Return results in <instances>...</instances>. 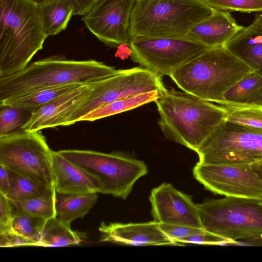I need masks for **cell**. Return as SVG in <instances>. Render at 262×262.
Here are the masks:
<instances>
[{"label": "cell", "mask_w": 262, "mask_h": 262, "mask_svg": "<svg viewBox=\"0 0 262 262\" xmlns=\"http://www.w3.org/2000/svg\"><path fill=\"white\" fill-rule=\"evenodd\" d=\"M155 102L165 138L195 152L226 119L222 105L173 89H167Z\"/></svg>", "instance_id": "obj_1"}, {"label": "cell", "mask_w": 262, "mask_h": 262, "mask_svg": "<svg viewBox=\"0 0 262 262\" xmlns=\"http://www.w3.org/2000/svg\"><path fill=\"white\" fill-rule=\"evenodd\" d=\"M47 37L35 0H0V77L24 69Z\"/></svg>", "instance_id": "obj_2"}, {"label": "cell", "mask_w": 262, "mask_h": 262, "mask_svg": "<svg viewBox=\"0 0 262 262\" xmlns=\"http://www.w3.org/2000/svg\"><path fill=\"white\" fill-rule=\"evenodd\" d=\"M251 72L250 68L222 46L208 49L169 77L182 91L223 105L226 91Z\"/></svg>", "instance_id": "obj_3"}, {"label": "cell", "mask_w": 262, "mask_h": 262, "mask_svg": "<svg viewBox=\"0 0 262 262\" xmlns=\"http://www.w3.org/2000/svg\"><path fill=\"white\" fill-rule=\"evenodd\" d=\"M118 71L94 59L75 60L51 56L28 64L15 74L0 77V101L35 89L96 82Z\"/></svg>", "instance_id": "obj_4"}, {"label": "cell", "mask_w": 262, "mask_h": 262, "mask_svg": "<svg viewBox=\"0 0 262 262\" xmlns=\"http://www.w3.org/2000/svg\"><path fill=\"white\" fill-rule=\"evenodd\" d=\"M215 10L204 0H135L129 24L130 41L140 37L185 36Z\"/></svg>", "instance_id": "obj_5"}, {"label": "cell", "mask_w": 262, "mask_h": 262, "mask_svg": "<svg viewBox=\"0 0 262 262\" xmlns=\"http://www.w3.org/2000/svg\"><path fill=\"white\" fill-rule=\"evenodd\" d=\"M204 229L236 243L262 241V204L259 200L225 196L198 204Z\"/></svg>", "instance_id": "obj_6"}, {"label": "cell", "mask_w": 262, "mask_h": 262, "mask_svg": "<svg viewBox=\"0 0 262 262\" xmlns=\"http://www.w3.org/2000/svg\"><path fill=\"white\" fill-rule=\"evenodd\" d=\"M68 160L98 178L102 194L125 200L136 182L148 173L145 163L121 151L104 153L91 150L57 151Z\"/></svg>", "instance_id": "obj_7"}, {"label": "cell", "mask_w": 262, "mask_h": 262, "mask_svg": "<svg viewBox=\"0 0 262 262\" xmlns=\"http://www.w3.org/2000/svg\"><path fill=\"white\" fill-rule=\"evenodd\" d=\"M52 160V150L41 130L21 129L0 136V164L18 174L54 185Z\"/></svg>", "instance_id": "obj_8"}, {"label": "cell", "mask_w": 262, "mask_h": 262, "mask_svg": "<svg viewBox=\"0 0 262 262\" xmlns=\"http://www.w3.org/2000/svg\"><path fill=\"white\" fill-rule=\"evenodd\" d=\"M196 152L203 164L250 165L262 160V133L225 120Z\"/></svg>", "instance_id": "obj_9"}, {"label": "cell", "mask_w": 262, "mask_h": 262, "mask_svg": "<svg viewBox=\"0 0 262 262\" xmlns=\"http://www.w3.org/2000/svg\"><path fill=\"white\" fill-rule=\"evenodd\" d=\"M166 90L162 78L141 66L119 70L116 74L97 81L66 126L79 122L91 111L116 100L154 91L162 94Z\"/></svg>", "instance_id": "obj_10"}, {"label": "cell", "mask_w": 262, "mask_h": 262, "mask_svg": "<svg viewBox=\"0 0 262 262\" xmlns=\"http://www.w3.org/2000/svg\"><path fill=\"white\" fill-rule=\"evenodd\" d=\"M129 46L133 61L162 78L210 48L186 36L140 37Z\"/></svg>", "instance_id": "obj_11"}, {"label": "cell", "mask_w": 262, "mask_h": 262, "mask_svg": "<svg viewBox=\"0 0 262 262\" xmlns=\"http://www.w3.org/2000/svg\"><path fill=\"white\" fill-rule=\"evenodd\" d=\"M194 178L215 194L225 196L260 200L262 179L250 165L207 164L198 162Z\"/></svg>", "instance_id": "obj_12"}, {"label": "cell", "mask_w": 262, "mask_h": 262, "mask_svg": "<svg viewBox=\"0 0 262 262\" xmlns=\"http://www.w3.org/2000/svg\"><path fill=\"white\" fill-rule=\"evenodd\" d=\"M135 0H99L82 16L87 29L111 48L129 45V24Z\"/></svg>", "instance_id": "obj_13"}, {"label": "cell", "mask_w": 262, "mask_h": 262, "mask_svg": "<svg viewBox=\"0 0 262 262\" xmlns=\"http://www.w3.org/2000/svg\"><path fill=\"white\" fill-rule=\"evenodd\" d=\"M149 200L154 221L158 223L180 225L203 228L198 204L191 197L163 183L151 191Z\"/></svg>", "instance_id": "obj_14"}, {"label": "cell", "mask_w": 262, "mask_h": 262, "mask_svg": "<svg viewBox=\"0 0 262 262\" xmlns=\"http://www.w3.org/2000/svg\"><path fill=\"white\" fill-rule=\"evenodd\" d=\"M96 82L81 84L37 108L21 129L35 132L66 126L69 117L85 99Z\"/></svg>", "instance_id": "obj_15"}, {"label": "cell", "mask_w": 262, "mask_h": 262, "mask_svg": "<svg viewBox=\"0 0 262 262\" xmlns=\"http://www.w3.org/2000/svg\"><path fill=\"white\" fill-rule=\"evenodd\" d=\"M98 229L102 233V242L135 246L178 245L154 221L128 224L102 222Z\"/></svg>", "instance_id": "obj_16"}, {"label": "cell", "mask_w": 262, "mask_h": 262, "mask_svg": "<svg viewBox=\"0 0 262 262\" xmlns=\"http://www.w3.org/2000/svg\"><path fill=\"white\" fill-rule=\"evenodd\" d=\"M52 169L56 191L70 194L101 193L100 180L80 166L52 151Z\"/></svg>", "instance_id": "obj_17"}, {"label": "cell", "mask_w": 262, "mask_h": 262, "mask_svg": "<svg viewBox=\"0 0 262 262\" xmlns=\"http://www.w3.org/2000/svg\"><path fill=\"white\" fill-rule=\"evenodd\" d=\"M244 27L228 12L215 9L191 28L185 36L208 48L222 47Z\"/></svg>", "instance_id": "obj_18"}, {"label": "cell", "mask_w": 262, "mask_h": 262, "mask_svg": "<svg viewBox=\"0 0 262 262\" xmlns=\"http://www.w3.org/2000/svg\"><path fill=\"white\" fill-rule=\"evenodd\" d=\"M254 73L262 76V30L244 27L225 46Z\"/></svg>", "instance_id": "obj_19"}, {"label": "cell", "mask_w": 262, "mask_h": 262, "mask_svg": "<svg viewBox=\"0 0 262 262\" xmlns=\"http://www.w3.org/2000/svg\"><path fill=\"white\" fill-rule=\"evenodd\" d=\"M38 8L45 34L55 35L66 29L74 15V9L68 0H38Z\"/></svg>", "instance_id": "obj_20"}, {"label": "cell", "mask_w": 262, "mask_h": 262, "mask_svg": "<svg viewBox=\"0 0 262 262\" xmlns=\"http://www.w3.org/2000/svg\"><path fill=\"white\" fill-rule=\"evenodd\" d=\"M225 104L262 106V76L251 72L229 89Z\"/></svg>", "instance_id": "obj_21"}, {"label": "cell", "mask_w": 262, "mask_h": 262, "mask_svg": "<svg viewBox=\"0 0 262 262\" xmlns=\"http://www.w3.org/2000/svg\"><path fill=\"white\" fill-rule=\"evenodd\" d=\"M82 84H72L29 90L0 101V105L35 110Z\"/></svg>", "instance_id": "obj_22"}, {"label": "cell", "mask_w": 262, "mask_h": 262, "mask_svg": "<svg viewBox=\"0 0 262 262\" xmlns=\"http://www.w3.org/2000/svg\"><path fill=\"white\" fill-rule=\"evenodd\" d=\"M97 199L96 193L70 194L56 192V217L71 224L73 221L87 214Z\"/></svg>", "instance_id": "obj_23"}, {"label": "cell", "mask_w": 262, "mask_h": 262, "mask_svg": "<svg viewBox=\"0 0 262 262\" xmlns=\"http://www.w3.org/2000/svg\"><path fill=\"white\" fill-rule=\"evenodd\" d=\"M70 223L56 217L47 220L43 228L40 246L64 247L78 244L86 238V233L72 230Z\"/></svg>", "instance_id": "obj_24"}, {"label": "cell", "mask_w": 262, "mask_h": 262, "mask_svg": "<svg viewBox=\"0 0 262 262\" xmlns=\"http://www.w3.org/2000/svg\"><path fill=\"white\" fill-rule=\"evenodd\" d=\"M162 93L158 91L143 93L103 105L86 114L80 121H94L123 113L151 102H155Z\"/></svg>", "instance_id": "obj_25"}, {"label": "cell", "mask_w": 262, "mask_h": 262, "mask_svg": "<svg viewBox=\"0 0 262 262\" xmlns=\"http://www.w3.org/2000/svg\"><path fill=\"white\" fill-rule=\"evenodd\" d=\"M7 170L10 184L9 192L6 196L11 201H22L42 196L55 189L54 185L41 183Z\"/></svg>", "instance_id": "obj_26"}, {"label": "cell", "mask_w": 262, "mask_h": 262, "mask_svg": "<svg viewBox=\"0 0 262 262\" xmlns=\"http://www.w3.org/2000/svg\"><path fill=\"white\" fill-rule=\"evenodd\" d=\"M56 189L40 196L22 201L11 202L14 215L24 214L48 220L55 217Z\"/></svg>", "instance_id": "obj_27"}, {"label": "cell", "mask_w": 262, "mask_h": 262, "mask_svg": "<svg viewBox=\"0 0 262 262\" xmlns=\"http://www.w3.org/2000/svg\"><path fill=\"white\" fill-rule=\"evenodd\" d=\"M226 120L262 133V106L222 105Z\"/></svg>", "instance_id": "obj_28"}, {"label": "cell", "mask_w": 262, "mask_h": 262, "mask_svg": "<svg viewBox=\"0 0 262 262\" xmlns=\"http://www.w3.org/2000/svg\"><path fill=\"white\" fill-rule=\"evenodd\" d=\"M34 110L0 105V136L21 129Z\"/></svg>", "instance_id": "obj_29"}, {"label": "cell", "mask_w": 262, "mask_h": 262, "mask_svg": "<svg viewBox=\"0 0 262 262\" xmlns=\"http://www.w3.org/2000/svg\"><path fill=\"white\" fill-rule=\"evenodd\" d=\"M47 220L31 215L17 214L13 218L12 229L15 233L37 243L40 246L41 236Z\"/></svg>", "instance_id": "obj_30"}, {"label": "cell", "mask_w": 262, "mask_h": 262, "mask_svg": "<svg viewBox=\"0 0 262 262\" xmlns=\"http://www.w3.org/2000/svg\"><path fill=\"white\" fill-rule=\"evenodd\" d=\"M214 9L243 13L262 12V0H204Z\"/></svg>", "instance_id": "obj_31"}, {"label": "cell", "mask_w": 262, "mask_h": 262, "mask_svg": "<svg viewBox=\"0 0 262 262\" xmlns=\"http://www.w3.org/2000/svg\"><path fill=\"white\" fill-rule=\"evenodd\" d=\"M179 243H193L204 245H222L234 243V242L210 232L206 230L195 234L180 238L175 241Z\"/></svg>", "instance_id": "obj_32"}, {"label": "cell", "mask_w": 262, "mask_h": 262, "mask_svg": "<svg viewBox=\"0 0 262 262\" xmlns=\"http://www.w3.org/2000/svg\"><path fill=\"white\" fill-rule=\"evenodd\" d=\"M159 224L160 229L174 242L180 238L201 233L205 230L185 225Z\"/></svg>", "instance_id": "obj_33"}, {"label": "cell", "mask_w": 262, "mask_h": 262, "mask_svg": "<svg viewBox=\"0 0 262 262\" xmlns=\"http://www.w3.org/2000/svg\"><path fill=\"white\" fill-rule=\"evenodd\" d=\"M14 216L11 202L0 192V233L12 230V222Z\"/></svg>", "instance_id": "obj_34"}, {"label": "cell", "mask_w": 262, "mask_h": 262, "mask_svg": "<svg viewBox=\"0 0 262 262\" xmlns=\"http://www.w3.org/2000/svg\"><path fill=\"white\" fill-rule=\"evenodd\" d=\"M0 246L1 247L38 246V244L33 241L15 233L12 230L0 233Z\"/></svg>", "instance_id": "obj_35"}, {"label": "cell", "mask_w": 262, "mask_h": 262, "mask_svg": "<svg viewBox=\"0 0 262 262\" xmlns=\"http://www.w3.org/2000/svg\"><path fill=\"white\" fill-rule=\"evenodd\" d=\"M36 1L38 0H35ZM74 9V15L86 14L99 0H68Z\"/></svg>", "instance_id": "obj_36"}, {"label": "cell", "mask_w": 262, "mask_h": 262, "mask_svg": "<svg viewBox=\"0 0 262 262\" xmlns=\"http://www.w3.org/2000/svg\"><path fill=\"white\" fill-rule=\"evenodd\" d=\"M10 178L7 168L0 164V192L6 195L10 189Z\"/></svg>", "instance_id": "obj_37"}, {"label": "cell", "mask_w": 262, "mask_h": 262, "mask_svg": "<svg viewBox=\"0 0 262 262\" xmlns=\"http://www.w3.org/2000/svg\"><path fill=\"white\" fill-rule=\"evenodd\" d=\"M251 27L262 30V13L256 14L253 22L250 25Z\"/></svg>", "instance_id": "obj_38"}, {"label": "cell", "mask_w": 262, "mask_h": 262, "mask_svg": "<svg viewBox=\"0 0 262 262\" xmlns=\"http://www.w3.org/2000/svg\"><path fill=\"white\" fill-rule=\"evenodd\" d=\"M252 169L262 179V160L250 165Z\"/></svg>", "instance_id": "obj_39"}, {"label": "cell", "mask_w": 262, "mask_h": 262, "mask_svg": "<svg viewBox=\"0 0 262 262\" xmlns=\"http://www.w3.org/2000/svg\"><path fill=\"white\" fill-rule=\"evenodd\" d=\"M259 201H260V203L262 204V199L259 200Z\"/></svg>", "instance_id": "obj_40"}]
</instances>
